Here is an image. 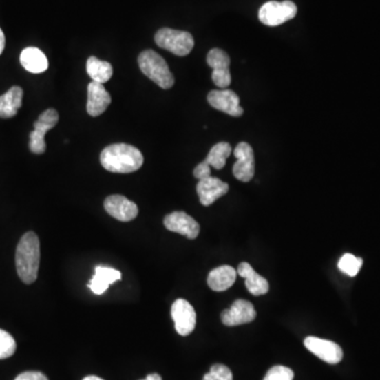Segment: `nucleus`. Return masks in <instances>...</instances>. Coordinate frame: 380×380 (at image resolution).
<instances>
[{
    "instance_id": "nucleus-14",
    "label": "nucleus",
    "mask_w": 380,
    "mask_h": 380,
    "mask_svg": "<svg viewBox=\"0 0 380 380\" xmlns=\"http://www.w3.org/2000/svg\"><path fill=\"white\" fill-rule=\"evenodd\" d=\"M104 207L111 217L118 221L129 222L138 217V206L124 196H109L105 200Z\"/></svg>"
},
{
    "instance_id": "nucleus-5",
    "label": "nucleus",
    "mask_w": 380,
    "mask_h": 380,
    "mask_svg": "<svg viewBox=\"0 0 380 380\" xmlns=\"http://www.w3.org/2000/svg\"><path fill=\"white\" fill-rule=\"evenodd\" d=\"M297 11V6L290 0L268 1L259 10V19L263 25L277 27L294 19Z\"/></svg>"
},
{
    "instance_id": "nucleus-30",
    "label": "nucleus",
    "mask_w": 380,
    "mask_h": 380,
    "mask_svg": "<svg viewBox=\"0 0 380 380\" xmlns=\"http://www.w3.org/2000/svg\"><path fill=\"white\" fill-rule=\"evenodd\" d=\"M5 45H6L5 34H3V30L0 29V55H1V53H3V50H5Z\"/></svg>"
},
{
    "instance_id": "nucleus-8",
    "label": "nucleus",
    "mask_w": 380,
    "mask_h": 380,
    "mask_svg": "<svg viewBox=\"0 0 380 380\" xmlns=\"http://www.w3.org/2000/svg\"><path fill=\"white\" fill-rule=\"evenodd\" d=\"M171 317L176 330L181 336H188L193 332L197 322L195 308L185 299H178L171 306Z\"/></svg>"
},
{
    "instance_id": "nucleus-2",
    "label": "nucleus",
    "mask_w": 380,
    "mask_h": 380,
    "mask_svg": "<svg viewBox=\"0 0 380 380\" xmlns=\"http://www.w3.org/2000/svg\"><path fill=\"white\" fill-rule=\"evenodd\" d=\"M100 158L103 167L114 173H131L144 164L142 152L128 144L108 146L103 150Z\"/></svg>"
},
{
    "instance_id": "nucleus-32",
    "label": "nucleus",
    "mask_w": 380,
    "mask_h": 380,
    "mask_svg": "<svg viewBox=\"0 0 380 380\" xmlns=\"http://www.w3.org/2000/svg\"><path fill=\"white\" fill-rule=\"evenodd\" d=\"M83 380H104L102 379L101 377H98V376H87V377H85Z\"/></svg>"
},
{
    "instance_id": "nucleus-11",
    "label": "nucleus",
    "mask_w": 380,
    "mask_h": 380,
    "mask_svg": "<svg viewBox=\"0 0 380 380\" xmlns=\"http://www.w3.org/2000/svg\"><path fill=\"white\" fill-rule=\"evenodd\" d=\"M209 105L217 110L222 111L229 116H241L244 112L240 106V98L231 90H213L207 96Z\"/></svg>"
},
{
    "instance_id": "nucleus-6",
    "label": "nucleus",
    "mask_w": 380,
    "mask_h": 380,
    "mask_svg": "<svg viewBox=\"0 0 380 380\" xmlns=\"http://www.w3.org/2000/svg\"><path fill=\"white\" fill-rule=\"evenodd\" d=\"M59 120V114L53 108L47 109L39 116L34 123V130L30 134V150L33 154H43L45 151V134L56 126Z\"/></svg>"
},
{
    "instance_id": "nucleus-25",
    "label": "nucleus",
    "mask_w": 380,
    "mask_h": 380,
    "mask_svg": "<svg viewBox=\"0 0 380 380\" xmlns=\"http://www.w3.org/2000/svg\"><path fill=\"white\" fill-rule=\"evenodd\" d=\"M16 351V342L14 338L6 330H0V359H7L14 355Z\"/></svg>"
},
{
    "instance_id": "nucleus-27",
    "label": "nucleus",
    "mask_w": 380,
    "mask_h": 380,
    "mask_svg": "<svg viewBox=\"0 0 380 380\" xmlns=\"http://www.w3.org/2000/svg\"><path fill=\"white\" fill-rule=\"evenodd\" d=\"M294 379V372L288 367L283 366H275L272 369L268 370L264 380H293Z\"/></svg>"
},
{
    "instance_id": "nucleus-20",
    "label": "nucleus",
    "mask_w": 380,
    "mask_h": 380,
    "mask_svg": "<svg viewBox=\"0 0 380 380\" xmlns=\"http://www.w3.org/2000/svg\"><path fill=\"white\" fill-rule=\"evenodd\" d=\"M23 90L19 86L12 87L0 96V118H11L17 114L23 105Z\"/></svg>"
},
{
    "instance_id": "nucleus-22",
    "label": "nucleus",
    "mask_w": 380,
    "mask_h": 380,
    "mask_svg": "<svg viewBox=\"0 0 380 380\" xmlns=\"http://www.w3.org/2000/svg\"><path fill=\"white\" fill-rule=\"evenodd\" d=\"M87 73L92 82L105 84L114 74V69L108 61H101L98 57L91 56L87 61Z\"/></svg>"
},
{
    "instance_id": "nucleus-19",
    "label": "nucleus",
    "mask_w": 380,
    "mask_h": 380,
    "mask_svg": "<svg viewBox=\"0 0 380 380\" xmlns=\"http://www.w3.org/2000/svg\"><path fill=\"white\" fill-rule=\"evenodd\" d=\"M122 274L116 269L111 267L96 266L95 274L89 282V288L95 295H102L106 292L109 285L114 284L116 281L120 280Z\"/></svg>"
},
{
    "instance_id": "nucleus-31",
    "label": "nucleus",
    "mask_w": 380,
    "mask_h": 380,
    "mask_svg": "<svg viewBox=\"0 0 380 380\" xmlns=\"http://www.w3.org/2000/svg\"><path fill=\"white\" fill-rule=\"evenodd\" d=\"M142 380H162V377L158 374H149L145 379Z\"/></svg>"
},
{
    "instance_id": "nucleus-23",
    "label": "nucleus",
    "mask_w": 380,
    "mask_h": 380,
    "mask_svg": "<svg viewBox=\"0 0 380 380\" xmlns=\"http://www.w3.org/2000/svg\"><path fill=\"white\" fill-rule=\"evenodd\" d=\"M231 146L229 145V142H218L211 148L209 156H206L204 161L215 169H223L225 164H226V158L231 156Z\"/></svg>"
},
{
    "instance_id": "nucleus-1",
    "label": "nucleus",
    "mask_w": 380,
    "mask_h": 380,
    "mask_svg": "<svg viewBox=\"0 0 380 380\" xmlns=\"http://www.w3.org/2000/svg\"><path fill=\"white\" fill-rule=\"evenodd\" d=\"M16 269L19 278L25 284L34 283L39 275L41 262V244L36 233H25L16 249Z\"/></svg>"
},
{
    "instance_id": "nucleus-7",
    "label": "nucleus",
    "mask_w": 380,
    "mask_h": 380,
    "mask_svg": "<svg viewBox=\"0 0 380 380\" xmlns=\"http://www.w3.org/2000/svg\"><path fill=\"white\" fill-rule=\"evenodd\" d=\"M206 61L209 66L213 69L211 78L215 86L219 87L220 89L227 88L231 83V71H229L231 59L229 54L225 51L215 48L209 51Z\"/></svg>"
},
{
    "instance_id": "nucleus-12",
    "label": "nucleus",
    "mask_w": 380,
    "mask_h": 380,
    "mask_svg": "<svg viewBox=\"0 0 380 380\" xmlns=\"http://www.w3.org/2000/svg\"><path fill=\"white\" fill-rule=\"evenodd\" d=\"M256 315V310L249 301L239 299L231 304V308L222 312L221 319L227 326H241L253 321Z\"/></svg>"
},
{
    "instance_id": "nucleus-29",
    "label": "nucleus",
    "mask_w": 380,
    "mask_h": 380,
    "mask_svg": "<svg viewBox=\"0 0 380 380\" xmlns=\"http://www.w3.org/2000/svg\"><path fill=\"white\" fill-rule=\"evenodd\" d=\"M15 380H49L47 376L43 375L41 372H25L19 374Z\"/></svg>"
},
{
    "instance_id": "nucleus-3",
    "label": "nucleus",
    "mask_w": 380,
    "mask_h": 380,
    "mask_svg": "<svg viewBox=\"0 0 380 380\" xmlns=\"http://www.w3.org/2000/svg\"><path fill=\"white\" fill-rule=\"evenodd\" d=\"M138 66L148 78L162 89H170L174 84V77L165 59L152 50H146L138 55Z\"/></svg>"
},
{
    "instance_id": "nucleus-13",
    "label": "nucleus",
    "mask_w": 380,
    "mask_h": 380,
    "mask_svg": "<svg viewBox=\"0 0 380 380\" xmlns=\"http://www.w3.org/2000/svg\"><path fill=\"white\" fill-rule=\"evenodd\" d=\"M164 225L168 231L185 235L191 240L196 239L200 233L199 223L184 211H174L166 215Z\"/></svg>"
},
{
    "instance_id": "nucleus-21",
    "label": "nucleus",
    "mask_w": 380,
    "mask_h": 380,
    "mask_svg": "<svg viewBox=\"0 0 380 380\" xmlns=\"http://www.w3.org/2000/svg\"><path fill=\"white\" fill-rule=\"evenodd\" d=\"M21 63L25 70L35 74L45 72L49 67L45 53L34 47L25 48L21 52Z\"/></svg>"
},
{
    "instance_id": "nucleus-9",
    "label": "nucleus",
    "mask_w": 380,
    "mask_h": 380,
    "mask_svg": "<svg viewBox=\"0 0 380 380\" xmlns=\"http://www.w3.org/2000/svg\"><path fill=\"white\" fill-rule=\"evenodd\" d=\"M233 154L237 158L233 165V172L235 179L241 182H249L255 176V154L249 142L237 144Z\"/></svg>"
},
{
    "instance_id": "nucleus-16",
    "label": "nucleus",
    "mask_w": 380,
    "mask_h": 380,
    "mask_svg": "<svg viewBox=\"0 0 380 380\" xmlns=\"http://www.w3.org/2000/svg\"><path fill=\"white\" fill-rule=\"evenodd\" d=\"M110 104L111 96L108 91L105 89L104 85L91 82L88 85V102H87V111L89 116L93 118L101 116L104 114Z\"/></svg>"
},
{
    "instance_id": "nucleus-26",
    "label": "nucleus",
    "mask_w": 380,
    "mask_h": 380,
    "mask_svg": "<svg viewBox=\"0 0 380 380\" xmlns=\"http://www.w3.org/2000/svg\"><path fill=\"white\" fill-rule=\"evenodd\" d=\"M203 380H233L231 369L224 364H213L211 371L205 374Z\"/></svg>"
},
{
    "instance_id": "nucleus-18",
    "label": "nucleus",
    "mask_w": 380,
    "mask_h": 380,
    "mask_svg": "<svg viewBox=\"0 0 380 380\" xmlns=\"http://www.w3.org/2000/svg\"><path fill=\"white\" fill-rule=\"evenodd\" d=\"M237 278V271L229 265H222L209 273L207 283L215 292H224L233 286Z\"/></svg>"
},
{
    "instance_id": "nucleus-4",
    "label": "nucleus",
    "mask_w": 380,
    "mask_h": 380,
    "mask_svg": "<svg viewBox=\"0 0 380 380\" xmlns=\"http://www.w3.org/2000/svg\"><path fill=\"white\" fill-rule=\"evenodd\" d=\"M156 45L178 56H186L195 47L193 35L185 31L163 28L154 36Z\"/></svg>"
},
{
    "instance_id": "nucleus-10",
    "label": "nucleus",
    "mask_w": 380,
    "mask_h": 380,
    "mask_svg": "<svg viewBox=\"0 0 380 380\" xmlns=\"http://www.w3.org/2000/svg\"><path fill=\"white\" fill-rule=\"evenodd\" d=\"M304 346L310 353L324 360L326 363H339L344 357L341 348L335 342L330 341V340L308 336L304 339Z\"/></svg>"
},
{
    "instance_id": "nucleus-24",
    "label": "nucleus",
    "mask_w": 380,
    "mask_h": 380,
    "mask_svg": "<svg viewBox=\"0 0 380 380\" xmlns=\"http://www.w3.org/2000/svg\"><path fill=\"white\" fill-rule=\"evenodd\" d=\"M362 263L363 261L361 258H357L352 253H346L338 262V267L344 274L350 277H355L359 273Z\"/></svg>"
},
{
    "instance_id": "nucleus-28",
    "label": "nucleus",
    "mask_w": 380,
    "mask_h": 380,
    "mask_svg": "<svg viewBox=\"0 0 380 380\" xmlns=\"http://www.w3.org/2000/svg\"><path fill=\"white\" fill-rule=\"evenodd\" d=\"M193 176L199 181L200 180L207 179V178L211 177V166L206 163L205 161L202 162L193 169Z\"/></svg>"
},
{
    "instance_id": "nucleus-17",
    "label": "nucleus",
    "mask_w": 380,
    "mask_h": 380,
    "mask_svg": "<svg viewBox=\"0 0 380 380\" xmlns=\"http://www.w3.org/2000/svg\"><path fill=\"white\" fill-rule=\"evenodd\" d=\"M237 274L245 279L246 288L253 296H261L268 292L269 284L266 279L260 276L249 263H241L237 267Z\"/></svg>"
},
{
    "instance_id": "nucleus-15",
    "label": "nucleus",
    "mask_w": 380,
    "mask_h": 380,
    "mask_svg": "<svg viewBox=\"0 0 380 380\" xmlns=\"http://www.w3.org/2000/svg\"><path fill=\"white\" fill-rule=\"evenodd\" d=\"M229 186L217 178L209 177L200 180L197 185V193L203 206H209L218 199L229 193Z\"/></svg>"
}]
</instances>
